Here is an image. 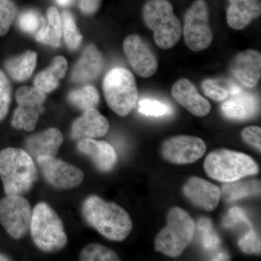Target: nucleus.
<instances>
[{
	"mask_svg": "<svg viewBox=\"0 0 261 261\" xmlns=\"http://www.w3.org/2000/svg\"><path fill=\"white\" fill-rule=\"evenodd\" d=\"M82 212L86 222L108 240L123 241L132 231V221L128 213L97 195L89 196L84 201Z\"/></svg>",
	"mask_w": 261,
	"mask_h": 261,
	"instance_id": "nucleus-1",
	"label": "nucleus"
},
{
	"mask_svg": "<svg viewBox=\"0 0 261 261\" xmlns=\"http://www.w3.org/2000/svg\"><path fill=\"white\" fill-rule=\"evenodd\" d=\"M0 178L7 195H23L30 191L37 179L30 154L13 147L0 151Z\"/></svg>",
	"mask_w": 261,
	"mask_h": 261,
	"instance_id": "nucleus-2",
	"label": "nucleus"
},
{
	"mask_svg": "<svg viewBox=\"0 0 261 261\" xmlns=\"http://www.w3.org/2000/svg\"><path fill=\"white\" fill-rule=\"evenodd\" d=\"M144 22L153 32L156 45L163 49L174 47L181 39V21L168 0H148L142 10Z\"/></svg>",
	"mask_w": 261,
	"mask_h": 261,
	"instance_id": "nucleus-3",
	"label": "nucleus"
},
{
	"mask_svg": "<svg viewBox=\"0 0 261 261\" xmlns=\"http://www.w3.org/2000/svg\"><path fill=\"white\" fill-rule=\"evenodd\" d=\"M195 231L191 216L181 207H173L168 214L167 225L156 237L154 250L168 257L180 256L191 243Z\"/></svg>",
	"mask_w": 261,
	"mask_h": 261,
	"instance_id": "nucleus-4",
	"label": "nucleus"
},
{
	"mask_svg": "<svg viewBox=\"0 0 261 261\" xmlns=\"http://www.w3.org/2000/svg\"><path fill=\"white\" fill-rule=\"evenodd\" d=\"M30 231L36 246L43 252L58 251L68 243L63 221L46 202H39L33 210Z\"/></svg>",
	"mask_w": 261,
	"mask_h": 261,
	"instance_id": "nucleus-5",
	"label": "nucleus"
},
{
	"mask_svg": "<svg viewBox=\"0 0 261 261\" xmlns=\"http://www.w3.org/2000/svg\"><path fill=\"white\" fill-rule=\"evenodd\" d=\"M206 173L217 181L233 182L258 173L256 162L250 156L229 149L211 152L204 162Z\"/></svg>",
	"mask_w": 261,
	"mask_h": 261,
	"instance_id": "nucleus-6",
	"label": "nucleus"
},
{
	"mask_svg": "<svg viewBox=\"0 0 261 261\" xmlns=\"http://www.w3.org/2000/svg\"><path fill=\"white\" fill-rule=\"evenodd\" d=\"M102 88L108 106L118 116H128L137 106L139 93L135 75L126 68L110 70L103 80Z\"/></svg>",
	"mask_w": 261,
	"mask_h": 261,
	"instance_id": "nucleus-7",
	"label": "nucleus"
},
{
	"mask_svg": "<svg viewBox=\"0 0 261 261\" xmlns=\"http://www.w3.org/2000/svg\"><path fill=\"white\" fill-rule=\"evenodd\" d=\"M182 33L185 44L194 51L207 49L213 40V33L209 25L208 10L203 0H196L187 10Z\"/></svg>",
	"mask_w": 261,
	"mask_h": 261,
	"instance_id": "nucleus-8",
	"label": "nucleus"
},
{
	"mask_svg": "<svg viewBox=\"0 0 261 261\" xmlns=\"http://www.w3.org/2000/svg\"><path fill=\"white\" fill-rule=\"evenodd\" d=\"M32 216V207L22 195L0 199V224L12 238L19 240L27 234Z\"/></svg>",
	"mask_w": 261,
	"mask_h": 261,
	"instance_id": "nucleus-9",
	"label": "nucleus"
},
{
	"mask_svg": "<svg viewBox=\"0 0 261 261\" xmlns=\"http://www.w3.org/2000/svg\"><path fill=\"white\" fill-rule=\"evenodd\" d=\"M37 161L44 179L54 188L70 190L80 186L84 181L82 170L56 156H39Z\"/></svg>",
	"mask_w": 261,
	"mask_h": 261,
	"instance_id": "nucleus-10",
	"label": "nucleus"
},
{
	"mask_svg": "<svg viewBox=\"0 0 261 261\" xmlns=\"http://www.w3.org/2000/svg\"><path fill=\"white\" fill-rule=\"evenodd\" d=\"M204 141L194 136L180 135L163 142L161 154L163 159L174 164L195 163L205 153Z\"/></svg>",
	"mask_w": 261,
	"mask_h": 261,
	"instance_id": "nucleus-11",
	"label": "nucleus"
},
{
	"mask_svg": "<svg viewBox=\"0 0 261 261\" xmlns=\"http://www.w3.org/2000/svg\"><path fill=\"white\" fill-rule=\"evenodd\" d=\"M123 51L130 66L140 76L149 78L156 73L159 62L147 45L138 35H130L123 44Z\"/></svg>",
	"mask_w": 261,
	"mask_h": 261,
	"instance_id": "nucleus-12",
	"label": "nucleus"
},
{
	"mask_svg": "<svg viewBox=\"0 0 261 261\" xmlns=\"http://www.w3.org/2000/svg\"><path fill=\"white\" fill-rule=\"evenodd\" d=\"M183 192L193 205L206 211H214L219 205L221 196L219 187L197 176L190 178L186 182Z\"/></svg>",
	"mask_w": 261,
	"mask_h": 261,
	"instance_id": "nucleus-13",
	"label": "nucleus"
},
{
	"mask_svg": "<svg viewBox=\"0 0 261 261\" xmlns=\"http://www.w3.org/2000/svg\"><path fill=\"white\" fill-rule=\"evenodd\" d=\"M231 71L243 85L253 88L260 80V53L247 49L239 53L231 62Z\"/></svg>",
	"mask_w": 261,
	"mask_h": 261,
	"instance_id": "nucleus-14",
	"label": "nucleus"
},
{
	"mask_svg": "<svg viewBox=\"0 0 261 261\" xmlns=\"http://www.w3.org/2000/svg\"><path fill=\"white\" fill-rule=\"evenodd\" d=\"M173 99L194 116L204 117L211 111L210 102L199 94L190 81L181 79L171 88Z\"/></svg>",
	"mask_w": 261,
	"mask_h": 261,
	"instance_id": "nucleus-15",
	"label": "nucleus"
},
{
	"mask_svg": "<svg viewBox=\"0 0 261 261\" xmlns=\"http://www.w3.org/2000/svg\"><path fill=\"white\" fill-rule=\"evenodd\" d=\"M81 153L87 156L101 172H109L114 168L118 156L112 145L105 141L82 139L77 145Z\"/></svg>",
	"mask_w": 261,
	"mask_h": 261,
	"instance_id": "nucleus-16",
	"label": "nucleus"
},
{
	"mask_svg": "<svg viewBox=\"0 0 261 261\" xmlns=\"http://www.w3.org/2000/svg\"><path fill=\"white\" fill-rule=\"evenodd\" d=\"M109 121L95 108L84 111L77 118L71 128V137L73 140L95 139L108 133Z\"/></svg>",
	"mask_w": 261,
	"mask_h": 261,
	"instance_id": "nucleus-17",
	"label": "nucleus"
},
{
	"mask_svg": "<svg viewBox=\"0 0 261 261\" xmlns=\"http://www.w3.org/2000/svg\"><path fill=\"white\" fill-rule=\"evenodd\" d=\"M260 14V0H228L227 23L233 30L245 29Z\"/></svg>",
	"mask_w": 261,
	"mask_h": 261,
	"instance_id": "nucleus-18",
	"label": "nucleus"
},
{
	"mask_svg": "<svg viewBox=\"0 0 261 261\" xmlns=\"http://www.w3.org/2000/svg\"><path fill=\"white\" fill-rule=\"evenodd\" d=\"M103 66V57L94 44L87 46L73 68L71 80L77 83H86L95 80Z\"/></svg>",
	"mask_w": 261,
	"mask_h": 261,
	"instance_id": "nucleus-19",
	"label": "nucleus"
},
{
	"mask_svg": "<svg viewBox=\"0 0 261 261\" xmlns=\"http://www.w3.org/2000/svg\"><path fill=\"white\" fill-rule=\"evenodd\" d=\"M63 142L61 130L51 128L29 137L25 141V149L35 159L39 156H56Z\"/></svg>",
	"mask_w": 261,
	"mask_h": 261,
	"instance_id": "nucleus-20",
	"label": "nucleus"
},
{
	"mask_svg": "<svg viewBox=\"0 0 261 261\" xmlns=\"http://www.w3.org/2000/svg\"><path fill=\"white\" fill-rule=\"evenodd\" d=\"M221 112L226 118L234 121H244L251 118L257 109L256 99L252 94L243 92L231 95L221 105Z\"/></svg>",
	"mask_w": 261,
	"mask_h": 261,
	"instance_id": "nucleus-21",
	"label": "nucleus"
},
{
	"mask_svg": "<svg viewBox=\"0 0 261 261\" xmlns=\"http://www.w3.org/2000/svg\"><path fill=\"white\" fill-rule=\"evenodd\" d=\"M68 69V62L63 56L54 58L49 68L38 73L34 79V86L44 93L56 89L60 80L65 76Z\"/></svg>",
	"mask_w": 261,
	"mask_h": 261,
	"instance_id": "nucleus-22",
	"label": "nucleus"
},
{
	"mask_svg": "<svg viewBox=\"0 0 261 261\" xmlns=\"http://www.w3.org/2000/svg\"><path fill=\"white\" fill-rule=\"evenodd\" d=\"M62 32V19L59 12L54 7L47 10V23L43 24L36 34L38 42L51 47H58L61 45Z\"/></svg>",
	"mask_w": 261,
	"mask_h": 261,
	"instance_id": "nucleus-23",
	"label": "nucleus"
},
{
	"mask_svg": "<svg viewBox=\"0 0 261 261\" xmlns=\"http://www.w3.org/2000/svg\"><path fill=\"white\" fill-rule=\"evenodd\" d=\"M37 54L28 51L22 56L12 58L5 63V68L12 79L18 82L28 80L37 65Z\"/></svg>",
	"mask_w": 261,
	"mask_h": 261,
	"instance_id": "nucleus-24",
	"label": "nucleus"
},
{
	"mask_svg": "<svg viewBox=\"0 0 261 261\" xmlns=\"http://www.w3.org/2000/svg\"><path fill=\"white\" fill-rule=\"evenodd\" d=\"M68 102L81 111H85L95 108L99 102V94L92 85H86L74 89L68 94Z\"/></svg>",
	"mask_w": 261,
	"mask_h": 261,
	"instance_id": "nucleus-25",
	"label": "nucleus"
},
{
	"mask_svg": "<svg viewBox=\"0 0 261 261\" xmlns=\"http://www.w3.org/2000/svg\"><path fill=\"white\" fill-rule=\"evenodd\" d=\"M260 183L257 181L227 182L223 186V195L228 202H233L247 197L260 194Z\"/></svg>",
	"mask_w": 261,
	"mask_h": 261,
	"instance_id": "nucleus-26",
	"label": "nucleus"
},
{
	"mask_svg": "<svg viewBox=\"0 0 261 261\" xmlns=\"http://www.w3.org/2000/svg\"><path fill=\"white\" fill-rule=\"evenodd\" d=\"M42 111L43 108L18 106L12 119V126L17 129L31 132L36 128L38 119Z\"/></svg>",
	"mask_w": 261,
	"mask_h": 261,
	"instance_id": "nucleus-27",
	"label": "nucleus"
},
{
	"mask_svg": "<svg viewBox=\"0 0 261 261\" xmlns=\"http://www.w3.org/2000/svg\"><path fill=\"white\" fill-rule=\"evenodd\" d=\"M62 32L67 47L75 50L80 47L82 35L75 24L74 17L68 11L62 13Z\"/></svg>",
	"mask_w": 261,
	"mask_h": 261,
	"instance_id": "nucleus-28",
	"label": "nucleus"
},
{
	"mask_svg": "<svg viewBox=\"0 0 261 261\" xmlns=\"http://www.w3.org/2000/svg\"><path fill=\"white\" fill-rule=\"evenodd\" d=\"M121 259L118 255L108 247L97 243L87 245L80 253V260L117 261Z\"/></svg>",
	"mask_w": 261,
	"mask_h": 261,
	"instance_id": "nucleus-29",
	"label": "nucleus"
},
{
	"mask_svg": "<svg viewBox=\"0 0 261 261\" xmlns=\"http://www.w3.org/2000/svg\"><path fill=\"white\" fill-rule=\"evenodd\" d=\"M18 106H32V107L43 108L46 100L44 92L37 88L30 87H22L18 89L15 94Z\"/></svg>",
	"mask_w": 261,
	"mask_h": 261,
	"instance_id": "nucleus-30",
	"label": "nucleus"
},
{
	"mask_svg": "<svg viewBox=\"0 0 261 261\" xmlns=\"http://www.w3.org/2000/svg\"><path fill=\"white\" fill-rule=\"evenodd\" d=\"M197 228L201 232V241L203 248L209 251L216 250L220 245V239L213 227L211 220L202 218L197 223Z\"/></svg>",
	"mask_w": 261,
	"mask_h": 261,
	"instance_id": "nucleus-31",
	"label": "nucleus"
},
{
	"mask_svg": "<svg viewBox=\"0 0 261 261\" xmlns=\"http://www.w3.org/2000/svg\"><path fill=\"white\" fill-rule=\"evenodd\" d=\"M16 15V5L12 0H0V36L8 32Z\"/></svg>",
	"mask_w": 261,
	"mask_h": 261,
	"instance_id": "nucleus-32",
	"label": "nucleus"
},
{
	"mask_svg": "<svg viewBox=\"0 0 261 261\" xmlns=\"http://www.w3.org/2000/svg\"><path fill=\"white\" fill-rule=\"evenodd\" d=\"M139 112L147 116L161 117L170 114L171 108L155 99H143L139 102Z\"/></svg>",
	"mask_w": 261,
	"mask_h": 261,
	"instance_id": "nucleus-33",
	"label": "nucleus"
},
{
	"mask_svg": "<svg viewBox=\"0 0 261 261\" xmlns=\"http://www.w3.org/2000/svg\"><path fill=\"white\" fill-rule=\"evenodd\" d=\"M44 24L42 17L34 10H27L20 15L18 25L23 32L33 34L38 32Z\"/></svg>",
	"mask_w": 261,
	"mask_h": 261,
	"instance_id": "nucleus-34",
	"label": "nucleus"
},
{
	"mask_svg": "<svg viewBox=\"0 0 261 261\" xmlns=\"http://www.w3.org/2000/svg\"><path fill=\"white\" fill-rule=\"evenodd\" d=\"M201 87L204 94L216 102L226 100L229 96L228 89L225 88L224 86L220 83L219 81L216 80L207 79L204 80L201 84Z\"/></svg>",
	"mask_w": 261,
	"mask_h": 261,
	"instance_id": "nucleus-35",
	"label": "nucleus"
},
{
	"mask_svg": "<svg viewBox=\"0 0 261 261\" xmlns=\"http://www.w3.org/2000/svg\"><path fill=\"white\" fill-rule=\"evenodd\" d=\"M11 102V85L8 76L0 70V121L4 119Z\"/></svg>",
	"mask_w": 261,
	"mask_h": 261,
	"instance_id": "nucleus-36",
	"label": "nucleus"
},
{
	"mask_svg": "<svg viewBox=\"0 0 261 261\" xmlns=\"http://www.w3.org/2000/svg\"><path fill=\"white\" fill-rule=\"evenodd\" d=\"M238 245L242 251L245 253L260 254V240L257 237L256 232L252 228L240 239Z\"/></svg>",
	"mask_w": 261,
	"mask_h": 261,
	"instance_id": "nucleus-37",
	"label": "nucleus"
},
{
	"mask_svg": "<svg viewBox=\"0 0 261 261\" xmlns=\"http://www.w3.org/2000/svg\"><path fill=\"white\" fill-rule=\"evenodd\" d=\"M245 224L252 227L251 223L247 218L243 209L234 207L228 211V214L223 220V226L224 228H233L238 225Z\"/></svg>",
	"mask_w": 261,
	"mask_h": 261,
	"instance_id": "nucleus-38",
	"label": "nucleus"
},
{
	"mask_svg": "<svg viewBox=\"0 0 261 261\" xmlns=\"http://www.w3.org/2000/svg\"><path fill=\"white\" fill-rule=\"evenodd\" d=\"M241 136L242 138L246 143L253 146L260 152L261 128L260 126L247 127L242 132Z\"/></svg>",
	"mask_w": 261,
	"mask_h": 261,
	"instance_id": "nucleus-39",
	"label": "nucleus"
},
{
	"mask_svg": "<svg viewBox=\"0 0 261 261\" xmlns=\"http://www.w3.org/2000/svg\"><path fill=\"white\" fill-rule=\"evenodd\" d=\"M101 0H79V6L84 14H93L99 8Z\"/></svg>",
	"mask_w": 261,
	"mask_h": 261,
	"instance_id": "nucleus-40",
	"label": "nucleus"
},
{
	"mask_svg": "<svg viewBox=\"0 0 261 261\" xmlns=\"http://www.w3.org/2000/svg\"><path fill=\"white\" fill-rule=\"evenodd\" d=\"M214 260H228V256L227 254L225 252H219V254L216 255L213 259Z\"/></svg>",
	"mask_w": 261,
	"mask_h": 261,
	"instance_id": "nucleus-41",
	"label": "nucleus"
},
{
	"mask_svg": "<svg viewBox=\"0 0 261 261\" xmlns=\"http://www.w3.org/2000/svg\"><path fill=\"white\" fill-rule=\"evenodd\" d=\"M56 2L60 6L68 7L74 2V0H56Z\"/></svg>",
	"mask_w": 261,
	"mask_h": 261,
	"instance_id": "nucleus-42",
	"label": "nucleus"
},
{
	"mask_svg": "<svg viewBox=\"0 0 261 261\" xmlns=\"http://www.w3.org/2000/svg\"><path fill=\"white\" fill-rule=\"evenodd\" d=\"M10 260V259L6 255H3V254L0 253V261H6Z\"/></svg>",
	"mask_w": 261,
	"mask_h": 261,
	"instance_id": "nucleus-43",
	"label": "nucleus"
}]
</instances>
